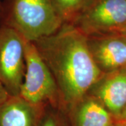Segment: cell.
Returning a JSON list of instances; mask_svg holds the SVG:
<instances>
[{"label": "cell", "instance_id": "obj_7", "mask_svg": "<svg viewBox=\"0 0 126 126\" xmlns=\"http://www.w3.org/2000/svg\"><path fill=\"white\" fill-rule=\"evenodd\" d=\"M118 118L126 104V68L103 73L88 93Z\"/></svg>", "mask_w": 126, "mask_h": 126}, {"label": "cell", "instance_id": "obj_6", "mask_svg": "<svg viewBox=\"0 0 126 126\" xmlns=\"http://www.w3.org/2000/svg\"><path fill=\"white\" fill-rule=\"evenodd\" d=\"M92 57L102 73L126 68V34L88 36Z\"/></svg>", "mask_w": 126, "mask_h": 126}, {"label": "cell", "instance_id": "obj_2", "mask_svg": "<svg viewBox=\"0 0 126 126\" xmlns=\"http://www.w3.org/2000/svg\"><path fill=\"white\" fill-rule=\"evenodd\" d=\"M63 23L52 0H2L0 25L14 29L28 41L49 36Z\"/></svg>", "mask_w": 126, "mask_h": 126}, {"label": "cell", "instance_id": "obj_8", "mask_svg": "<svg viewBox=\"0 0 126 126\" xmlns=\"http://www.w3.org/2000/svg\"><path fill=\"white\" fill-rule=\"evenodd\" d=\"M70 126H111L117 118L94 96L87 93L64 114Z\"/></svg>", "mask_w": 126, "mask_h": 126}, {"label": "cell", "instance_id": "obj_11", "mask_svg": "<svg viewBox=\"0 0 126 126\" xmlns=\"http://www.w3.org/2000/svg\"><path fill=\"white\" fill-rule=\"evenodd\" d=\"M63 113L60 111L47 107L41 120L39 126H66Z\"/></svg>", "mask_w": 126, "mask_h": 126}, {"label": "cell", "instance_id": "obj_12", "mask_svg": "<svg viewBox=\"0 0 126 126\" xmlns=\"http://www.w3.org/2000/svg\"><path fill=\"white\" fill-rule=\"evenodd\" d=\"M10 96L11 94H9L4 86L0 82V108L6 102V100L9 99Z\"/></svg>", "mask_w": 126, "mask_h": 126}, {"label": "cell", "instance_id": "obj_9", "mask_svg": "<svg viewBox=\"0 0 126 126\" xmlns=\"http://www.w3.org/2000/svg\"><path fill=\"white\" fill-rule=\"evenodd\" d=\"M46 109L11 95L0 108V126H39Z\"/></svg>", "mask_w": 126, "mask_h": 126}, {"label": "cell", "instance_id": "obj_1", "mask_svg": "<svg viewBox=\"0 0 126 126\" xmlns=\"http://www.w3.org/2000/svg\"><path fill=\"white\" fill-rule=\"evenodd\" d=\"M58 86L64 115L103 74L90 53L87 36L71 23L33 42Z\"/></svg>", "mask_w": 126, "mask_h": 126}, {"label": "cell", "instance_id": "obj_13", "mask_svg": "<svg viewBox=\"0 0 126 126\" xmlns=\"http://www.w3.org/2000/svg\"><path fill=\"white\" fill-rule=\"evenodd\" d=\"M118 120L119 121H125L126 122V106L124 107V108L122 111L120 115V116L118 117Z\"/></svg>", "mask_w": 126, "mask_h": 126}, {"label": "cell", "instance_id": "obj_3", "mask_svg": "<svg viewBox=\"0 0 126 126\" xmlns=\"http://www.w3.org/2000/svg\"><path fill=\"white\" fill-rule=\"evenodd\" d=\"M25 73L20 96L32 105L60 111L58 88L33 42L25 39Z\"/></svg>", "mask_w": 126, "mask_h": 126}, {"label": "cell", "instance_id": "obj_4", "mask_svg": "<svg viewBox=\"0 0 126 126\" xmlns=\"http://www.w3.org/2000/svg\"><path fill=\"white\" fill-rule=\"evenodd\" d=\"M71 24L87 37L126 34V0H92Z\"/></svg>", "mask_w": 126, "mask_h": 126}, {"label": "cell", "instance_id": "obj_15", "mask_svg": "<svg viewBox=\"0 0 126 126\" xmlns=\"http://www.w3.org/2000/svg\"><path fill=\"white\" fill-rule=\"evenodd\" d=\"M1 4H2V0H0V13H1Z\"/></svg>", "mask_w": 126, "mask_h": 126}, {"label": "cell", "instance_id": "obj_10", "mask_svg": "<svg viewBox=\"0 0 126 126\" xmlns=\"http://www.w3.org/2000/svg\"><path fill=\"white\" fill-rule=\"evenodd\" d=\"M92 0H52L63 23H72Z\"/></svg>", "mask_w": 126, "mask_h": 126}, {"label": "cell", "instance_id": "obj_14", "mask_svg": "<svg viewBox=\"0 0 126 126\" xmlns=\"http://www.w3.org/2000/svg\"><path fill=\"white\" fill-rule=\"evenodd\" d=\"M111 126H126V122L118 120Z\"/></svg>", "mask_w": 126, "mask_h": 126}, {"label": "cell", "instance_id": "obj_5", "mask_svg": "<svg viewBox=\"0 0 126 126\" xmlns=\"http://www.w3.org/2000/svg\"><path fill=\"white\" fill-rule=\"evenodd\" d=\"M25 68V39L14 29L0 25V82L11 95L20 94Z\"/></svg>", "mask_w": 126, "mask_h": 126}]
</instances>
